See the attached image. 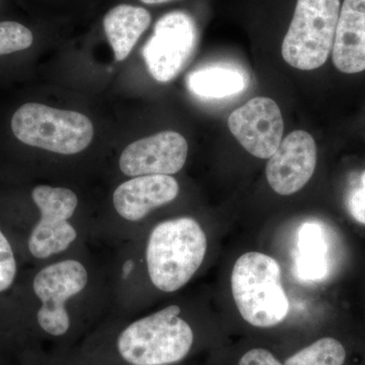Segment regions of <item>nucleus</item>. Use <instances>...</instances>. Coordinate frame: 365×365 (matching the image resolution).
<instances>
[{
  "mask_svg": "<svg viewBox=\"0 0 365 365\" xmlns=\"http://www.w3.org/2000/svg\"><path fill=\"white\" fill-rule=\"evenodd\" d=\"M31 195L39 211L26 241L34 260L45 264L86 248L93 230L76 222L79 199L76 192L66 187L39 185Z\"/></svg>",
  "mask_w": 365,
  "mask_h": 365,
  "instance_id": "20e7f679",
  "label": "nucleus"
},
{
  "mask_svg": "<svg viewBox=\"0 0 365 365\" xmlns=\"http://www.w3.org/2000/svg\"><path fill=\"white\" fill-rule=\"evenodd\" d=\"M141 1L146 4H167V2L173 1V0H141Z\"/></svg>",
  "mask_w": 365,
  "mask_h": 365,
  "instance_id": "4be33fe9",
  "label": "nucleus"
},
{
  "mask_svg": "<svg viewBox=\"0 0 365 365\" xmlns=\"http://www.w3.org/2000/svg\"><path fill=\"white\" fill-rule=\"evenodd\" d=\"M0 4H1V0H0Z\"/></svg>",
  "mask_w": 365,
  "mask_h": 365,
  "instance_id": "5701e85b",
  "label": "nucleus"
},
{
  "mask_svg": "<svg viewBox=\"0 0 365 365\" xmlns=\"http://www.w3.org/2000/svg\"><path fill=\"white\" fill-rule=\"evenodd\" d=\"M11 129L21 143L62 155L81 153L93 137V123L85 115L38 103L19 108Z\"/></svg>",
  "mask_w": 365,
  "mask_h": 365,
  "instance_id": "423d86ee",
  "label": "nucleus"
},
{
  "mask_svg": "<svg viewBox=\"0 0 365 365\" xmlns=\"http://www.w3.org/2000/svg\"><path fill=\"white\" fill-rule=\"evenodd\" d=\"M207 249V235L189 216L163 220L123 242L108 267L113 309L117 312L143 280L163 294L181 289L202 266Z\"/></svg>",
  "mask_w": 365,
  "mask_h": 365,
  "instance_id": "f03ea898",
  "label": "nucleus"
},
{
  "mask_svg": "<svg viewBox=\"0 0 365 365\" xmlns=\"http://www.w3.org/2000/svg\"><path fill=\"white\" fill-rule=\"evenodd\" d=\"M359 188L352 192L348 201L350 215L357 222L365 225V170L360 178Z\"/></svg>",
  "mask_w": 365,
  "mask_h": 365,
  "instance_id": "aec40b11",
  "label": "nucleus"
},
{
  "mask_svg": "<svg viewBox=\"0 0 365 365\" xmlns=\"http://www.w3.org/2000/svg\"><path fill=\"white\" fill-rule=\"evenodd\" d=\"M297 268L304 280H321L326 276L327 245L323 230L317 223L307 222L300 228Z\"/></svg>",
  "mask_w": 365,
  "mask_h": 365,
  "instance_id": "dca6fc26",
  "label": "nucleus"
},
{
  "mask_svg": "<svg viewBox=\"0 0 365 365\" xmlns=\"http://www.w3.org/2000/svg\"><path fill=\"white\" fill-rule=\"evenodd\" d=\"M36 335L68 344L108 311L113 314V292L108 267H101L83 249L43 264L34 274Z\"/></svg>",
  "mask_w": 365,
  "mask_h": 365,
  "instance_id": "f257e3e1",
  "label": "nucleus"
},
{
  "mask_svg": "<svg viewBox=\"0 0 365 365\" xmlns=\"http://www.w3.org/2000/svg\"><path fill=\"white\" fill-rule=\"evenodd\" d=\"M189 90L204 98H223L245 90L246 78L241 72L225 67H206L192 72L187 79Z\"/></svg>",
  "mask_w": 365,
  "mask_h": 365,
  "instance_id": "2eb2a0df",
  "label": "nucleus"
},
{
  "mask_svg": "<svg viewBox=\"0 0 365 365\" xmlns=\"http://www.w3.org/2000/svg\"><path fill=\"white\" fill-rule=\"evenodd\" d=\"M347 352L339 340L322 338L299 350L285 362V365H344Z\"/></svg>",
  "mask_w": 365,
  "mask_h": 365,
  "instance_id": "f3484780",
  "label": "nucleus"
},
{
  "mask_svg": "<svg viewBox=\"0 0 365 365\" xmlns=\"http://www.w3.org/2000/svg\"><path fill=\"white\" fill-rule=\"evenodd\" d=\"M33 42V32L28 26L19 21H0V56L28 49Z\"/></svg>",
  "mask_w": 365,
  "mask_h": 365,
  "instance_id": "a211bd4d",
  "label": "nucleus"
},
{
  "mask_svg": "<svg viewBox=\"0 0 365 365\" xmlns=\"http://www.w3.org/2000/svg\"><path fill=\"white\" fill-rule=\"evenodd\" d=\"M179 193V182L167 175L133 177L121 182L112 195L113 210L119 225L107 237L121 244L133 239L140 234L141 225L151 213L173 202Z\"/></svg>",
  "mask_w": 365,
  "mask_h": 365,
  "instance_id": "6e6552de",
  "label": "nucleus"
},
{
  "mask_svg": "<svg viewBox=\"0 0 365 365\" xmlns=\"http://www.w3.org/2000/svg\"><path fill=\"white\" fill-rule=\"evenodd\" d=\"M340 0H297L281 53L290 66L314 71L332 53Z\"/></svg>",
  "mask_w": 365,
  "mask_h": 365,
  "instance_id": "0eeeda50",
  "label": "nucleus"
},
{
  "mask_svg": "<svg viewBox=\"0 0 365 365\" xmlns=\"http://www.w3.org/2000/svg\"><path fill=\"white\" fill-rule=\"evenodd\" d=\"M182 309L170 304L144 316H127L114 321L110 333L93 349V359L107 365H170L186 359L193 348V328L181 316ZM113 322V321H112Z\"/></svg>",
  "mask_w": 365,
  "mask_h": 365,
  "instance_id": "7ed1b4c3",
  "label": "nucleus"
},
{
  "mask_svg": "<svg viewBox=\"0 0 365 365\" xmlns=\"http://www.w3.org/2000/svg\"><path fill=\"white\" fill-rule=\"evenodd\" d=\"M227 123L242 148L258 158L272 157L282 141V114L272 98H252L230 114Z\"/></svg>",
  "mask_w": 365,
  "mask_h": 365,
  "instance_id": "9d476101",
  "label": "nucleus"
},
{
  "mask_svg": "<svg viewBox=\"0 0 365 365\" xmlns=\"http://www.w3.org/2000/svg\"><path fill=\"white\" fill-rule=\"evenodd\" d=\"M188 157L186 139L175 131H163L127 145L119 158L124 176H173L184 168Z\"/></svg>",
  "mask_w": 365,
  "mask_h": 365,
  "instance_id": "9b49d317",
  "label": "nucleus"
},
{
  "mask_svg": "<svg viewBox=\"0 0 365 365\" xmlns=\"http://www.w3.org/2000/svg\"><path fill=\"white\" fill-rule=\"evenodd\" d=\"M196 46V29L186 14H165L155 26L143 55L150 76L169 83L186 66Z\"/></svg>",
  "mask_w": 365,
  "mask_h": 365,
  "instance_id": "1a4fd4ad",
  "label": "nucleus"
},
{
  "mask_svg": "<svg viewBox=\"0 0 365 365\" xmlns=\"http://www.w3.org/2000/svg\"><path fill=\"white\" fill-rule=\"evenodd\" d=\"M18 276V262L11 242L0 228V294L11 289Z\"/></svg>",
  "mask_w": 365,
  "mask_h": 365,
  "instance_id": "6ab92c4d",
  "label": "nucleus"
},
{
  "mask_svg": "<svg viewBox=\"0 0 365 365\" xmlns=\"http://www.w3.org/2000/svg\"><path fill=\"white\" fill-rule=\"evenodd\" d=\"M317 158V145L311 134L304 130L288 134L266 165L271 188L283 196L297 193L313 177Z\"/></svg>",
  "mask_w": 365,
  "mask_h": 365,
  "instance_id": "f8f14e48",
  "label": "nucleus"
},
{
  "mask_svg": "<svg viewBox=\"0 0 365 365\" xmlns=\"http://www.w3.org/2000/svg\"><path fill=\"white\" fill-rule=\"evenodd\" d=\"M239 365H283L268 350L256 348L250 350L240 360Z\"/></svg>",
  "mask_w": 365,
  "mask_h": 365,
  "instance_id": "412c9836",
  "label": "nucleus"
},
{
  "mask_svg": "<svg viewBox=\"0 0 365 365\" xmlns=\"http://www.w3.org/2000/svg\"><path fill=\"white\" fill-rule=\"evenodd\" d=\"M232 292L245 321L258 328H270L287 318L289 311L281 283L278 262L268 255L249 252L235 262Z\"/></svg>",
  "mask_w": 365,
  "mask_h": 365,
  "instance_id": "39448f33",
  "label": "nucleus"
},
{
  "mask_svg": "<svg viewBox=\"0 0 365 365\" xmlns=\"http://www.w3.org/2000/svg\"><path fill=\"white\" fill-rule=\"evenodd\" d=\"M333 63L343 73L365 71V0H344L332 49Z\"/></svg>",
  "mask_w": 365,
  "mask_h": 365,
  "instance_id": "ddd939ff",
  "label": "nucleus"
},
{
  "mask_svg": "<svg viewBox=\"0 0 365 365\" xmlns=\"http://www.w3.org/2000/svg\"><path fill=\"white\" fill-rule=\"evenodd\" d=\"M150 23V14L145 9L129 4L114 7L106 14L105 33L117 61H123L129 56Z\"/></svg>",
  "mask_w": 365,
  "mask_h": 365,
  "instance_id": "4468645a",
  "label": "nucleus"
}]
</instances>
